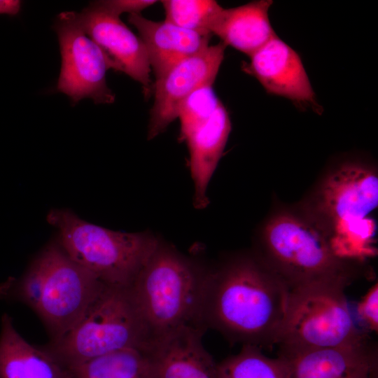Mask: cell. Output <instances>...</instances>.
I'll list each match as a JSON object with an SVG mask.
<instances>
[{
  "label": "cell",
  "instance_id": "obj_1",
  "mask_svg": "<svg viewBox=\"0 0 378 378\" xmlns=\"http://www.w3.org/2000/svg\"><path fill=\"white\" fill-rule=\"evenodd\" d=\"M290 289L263 260L243 257L206 272L201 327L232 343L270 349L276 345Z\"/></svg>",
  "mask_w": 378,
  "mask_h": 378
},
{
  "label": "cell",
  "instance_id": "obj_2",
  "mask_svg": "<svg viewBox=\"0 0 378 378\" xmlns=\"http://www.w3.org/2000/svg\"><path fill=\"white\" fill-rule=\"evenodd\" d=\"M104 286L71 260L58 241H53L40 251L20 279L0 285V298L31 308L50 341H55L80 321Z\"/></svg>",
  "mask_w": 378,
  "mask_h": 378
},
{
  "label": "cell",
  "instance_id": "obj_3",
  "mask_svg": "<svg viewBox=\"0 0 378 378\" xmlns=\"http://www.w3.org/2000/svg\"><path fill=\"white\" fill-rule=\"evenodd\" d=\"M378 176L369 167L348 163L331 173L318 192L314 221L328 237L334 255L363 263L377 254L376 223Z\"/></svg>",
  "mask_w": 378,
  "mask_h": 378
},
{
  "label": "cell",
  "instance_id": "obj_4",
  "mask_svg": "<svg viewBox=\"0 0 378 378\" xmlns=\"http://www.w3.org/2000/svg\"><path fill=\"white\" fill-rule=\"evenodd\" d=\"M206 273L160 241L130 288L153 342L183 326L203 329L200 315Z\"/></svg>",
  "mask_w": 378,
  "mask_h": 378
},
{
  "label": "cell",
  "instance_id": "obj_5",
  "mask_svg": "<svg viewBox=\"0 0 378 378\" xmlns=\"http://www.w3.org/2000/svg\"><path fill=\"white\" fill-rule=\"evenodd\" d=\"M47 220L58 230V243L69 257L111 287L130 288L160 242L148 233L90 223L66 209L50 211Z\"/></svg>",
  "mask_w": 378,
  "mask_h": 378
},
{
  "label": "cell",
  "instance_id": "obj_6",
  "mask_svg": "<svg viewBox=\"0 0 378 378\" xmlns=\"http://www.w3.org/2000/svg\"><path fill=\"white\" fill-rule=\"evenodd\" d=\"M153 342L130 288L105 286L80 321L44 346L68 368L121 349L148 351Z\"/></svg>",
  "mask_w": 378,
  "mask_h": 378
},
{
  "label": "cell",
  "instance_id": "obj_7",
  "mask_svg": "<svg viewBox=\"0 0 378 378\" xmlns=\"http://www.w3.org/2000/svg\"><path fill=\"white\" fill-rule=\"evenodd\" d=\"M345 281H327L290 290L276 345L279 350H305L360 344L370 340L351 314Z\"/></svg>",
  "mask_w": 378,
  "mask_h": 378
},
{
  "label": "cell",
  "instance_id": "obj_8",
  "mask_svg": "<svg viewBox=\"0 0 378 378\" xmlns=\"http://www.w3.org/2000/svg\"><path fill=\"white\" fill-rule=\"evenodd\" d=\"M263 261L290 290L314 283L342 280L351 284V262L337 258L326 233L314 221L282 214L272 218L263 231Z\"/></svg>",
  "mask_w": 378,
  "mask_h": 378
},
{
  "label": "cell",
  "instance_id": "obj_9",
  "mask_svg": "<svg viewBox=\"0 0 378 378\" xmlns=\"http://www.w3.org/2000/svg\"><path fill=\"white\" fill-rule=\"evenodd\" d=\"M59 40L62 68L57 89L76 104L84 98L95 104H112L115 94L106 84L110 68L100 48L85 33L77 13L59 14L54 27Z\"/></svg>",
  "mask_w": 378,
  "mask_h": 378
},
{
  "label": "cell",
  "instance_id": "obj_10",
  "mask_svg": "<svg viewBox=\"0 0 378 378\" xmlns=\"http://www.w3.org/2000/svg\"><path fill=\"white\" fill-rule=\"evenodd\" d=\"M226 47L222 42L209 45L180 61L155 80L154 102L150 111L149 139L157 136L177 118L180 105L193 91L214 84Z\"/></svg>",
  "mask_w": 378,
  "mask_h": 378
},
{
  "label": "cell",
  "instance_id": "obj_11",
  "mask_svg": "<svg viewBox=\"0 0 378 378\" xmlns=\"http://www.w3.org/2000/svg\"><path fill=\"white\" fill-rule=\"evenodd\" d=\"M78 20L85 33L100 48L110 68L122 71L149 91L151 78L148 57L142 41L98 1L90 3Z\"/></svg>",
  "mask_w": 378,
  "mask_h": 378
},
{
  "label": "cell",
  "instance_id": "obj_12",
  "mask_svg": "<svg viewBox=\"0 0 378 378\" xmlns=\"http://www.w3.org/2000/svg\"><path fill=\"white\" fill-rule=\"evenodd\" d=\"M288 378H378L377 348L356 345L305 350H279Z\"/></svg>",
  "mask_w": 378,
  "mask_h": 378
},
{
  "label": "cell",
  "instance_id": "obj_13",
  "mask_svg": "<svg viewBox=\"0 0 378 378\" xmlns=\"http://www.w3.org/2000/svg\"><path fill=\"white\" fill-rule=\"evenodd\" d=\"M242 65L269 94L300 104L316 106L315 94L299 55L277 35Z\"/></svg>",
  "mask_w": 378,
  "mask_h": 378
},
{
  "label": "cell",
  "instance_id": "obj_14",
  "mask_svg": "<svg viewBox=\"0 0 378 378\" xmlns=\"http://www.w3.org/2000/svg\"><path fill=\"white\" fill-rule=\"evenodd\" d=\"M204 332L183 326L155 340L148 350L153 378H218V363L202 344Z\"/></svg>",
  "mask_w": 378,
  "mask_h": 378
},
{
  "label": "cell",
  "instance_id": "obj_15",
  "mask_svg": "<svg viewBox=\"0 0 378 378\" xmlns=\"http://www.w3.org/2000/svg\"><path fill=\"white\" fill-rule=\"evenodd\" d=\"M128 21L137 29L145 46L155 80L180 61L208 47L212 35L186 29L166 20L153 21L140 13L130 14Z\"/></svg>",
  "mask_w": 378,
  "mask_h": 378
},
{
  "label": "cell",
  "instance_id": "obj_16",
  "mask_svg": "<svg viewBox=\"0 0 378 378\" xmlns=\"http://www.w3.org/2000/svg\"><path fill=\"white\" fill-rule=\"evenodd\" d=\"M231 130L229 113L221 102L210 118L188 134L189 167L194 182V206L206 207L209 181L220 159Z\"/></svg>",
  "mask_w": 378,
  "mask_h": 378
},
{
  "label": "cell",
  "instance_id": "obj_17",
  "mask_svg": "<svg viewBox=\"0 0 378 378\" xmlns=\"http://www.w3.org/2000/svg\"><path fill=\"white\" fill-rule=\"evenodd\" d=\"M0 378H69L68 370L43 346L27 342L4 314L0 332Z\"/></svg>",
  "mask_w": 378,
  "mask_h": 378
},
{
  "label": "cell",
  "instance_id": "obj_18",
  "mask_svg": "<svg viewBox=\"0 0 378 378\" xmlns=\"http://www.w3.org/2000/svg\"><path fill=\"white\" fill-rule=\"evenodd\" d=\"M271 0L253 1L230 8H223L210 33L223 43L250 57L276 34L269 18Z\"/></svg>",
  "mask_w": 378,
  "mask_h": 378
},
{
  "label": "cell",
  "instance_id": "obj_19",
  "mask_svg": "<svg viewBox=\"0 0 378 378\" xmlns=\"http://www.w3.org/2000/svg\"><path fill=\"white\" fill-rule=\"evenodd\" d=\"M69 378H153L148 350L125 349L66 368Z\"/></svg>",
  "mask_w": 378,
  "mask_h": 378
},
{
  "label": "cell",
  "instance_id": "obj_20",
  "mask_svg": "<svg viewBox=\"0 0 378 378\" xmlns=\"http://www.w3.org/2000/svg\"><path fill=\"white\" fill-rule=\"evenodd\" d=\"M241 346L237 354L218 363V378H288L281 358L268 357L255 346Z\"/></svg>",
  "mask_w": 378,
  "mask_h": 378
},
{
  "label": "cell",
  "instance_id": "obj_21",
  "mask_svg": "<svg viewBox=\"0 0 378 378\" xmlns=\"http://www.w3.org/2000/svg\"><path fill=\"white\" fill-rule=\"evenodd\" d=\"M161 3L164 20L186 29L209 34L223 8L213 0H164Z\"/></svg>",
  "mask_w": 378,
  "mask_h": 378
},
{
  "label": "cell",
  "instance_id": "obj_22",
  "mask_svg": "<svg viewBox=\"0 0 378 378\" xmlns=\"http://www.w3.org/2000/svg\"><path fill=\"white\" fill-rule=\"evenodd\" d=\"M221 103L213 85H203L193 91L180 105L177 118L181 123L180 139L206 122Z\"/></svg>",
  "mask_w": 378,
  "mask_h": 378
},
{
  "label": "cell",
  "instance_id": "obj_23",
  "mask_svg": "<svg viewBox=\"0 0 378 378\" xmlns=\"http://www.w3.org/2000/svg\"><path fill=\"white\" fill-rule=\"evenodd\" d=\"M357 314L365 332L378 330V284H373L357 305Z\"/></svg>",
  "mask_w": 378,
  "mask_h": 378
},
{
  "label": "cell",
  "instance_id": "obj_24",
  "mask_svg": "<svg viewBox=\"0 0 378 378\" xmlns=\"http://www.w3.org/2000/svg\"><path fill=\"white\" fill-rule=\"evenodd\" d=\"M101 6L120 17L122 13H140L145 8L155 4V0H107L98 1Z\"/></svg>",
  "mask_w": 378,
  "mask_h": 378
},
{
  "label": "cell",
  "instance_id": "obj_25",
  "mask_svg": "<svg viewBox=\"0 0 378 378\" xmlns=\"http://www.w3.org/2000/svg\"><path fill=\"white\" fill-rule=\"evenodd\" d=\"M21 4L18 0H0V15L15 16L19 13Z\"/></svg>",
  "mask_w": 378,
  "mask_h": 378
}]
</instances>
